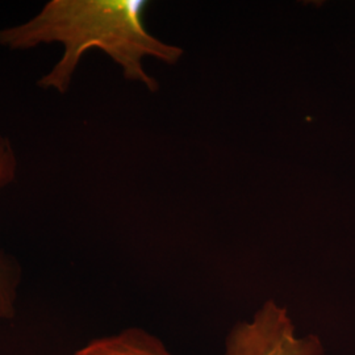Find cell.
Listing matches in <instances>:
<instances>
[{"label": "cell", "instance_id": "obj_3", "mask_svg": "<svg viewBox=\"0 0 355 355\" xmlns=\"http://www.w3.org/2000/svg\"><path fill=\"white\" fill-rule=\"evenodd\" d=\"M17 173V157L11 141L0 133V193L12 184ZM20 267L10 255L0 250V321L15 315Z\"/></svg>", "mask_w": 355, "mask_h": 355}, {"label": "cell", "instance_id": "obj_2", "mask_svg": "<svg viewBox=\"0 0 355 355\" xmlns=\"http://www.w3.org/2000/svg\"><path fill=\"white\" fill-rule=\"evenodd\" d=\"M224 355H324V345L316 334L299 336L287 309L268 300L230 330Z\"/></svg>", "mask_w": 355, "mask_h": 355}, {"label": "cell", "instance_id": "obj_4", "mask_svg": "<svg viewBox=\"0 0 355 355\" xmlns=\"http://www.w3.org/2000/svg\"><path fill=\"white\" fill-rule=\"evenodd\" d=\"M73 355H174L150 333L139 328L102 337L80 347Z\"/></svg>", "mask_w": 355, "mask_h": 355}, {"label": "cell", "instance_id": "obj_1", "mask_svg": "<svg viewBox=\"0 0 355 355\" xmlns=\"http://www.w3.org/2000/svg\"><path fill=\"white\" fill-rule=\"evenodd\" d=\"M146 4L142 0H51L24 24L0 29V45L11 51L51 42L64 46L61 60L38 80L42 89L67 92L83 54L101 49L120 64L128 80L157 91L158 83L146 74L142 60L150 55L173 64L183 51L146 31L142 21Z\"/></svg>", "mask_w": 355, "mask_h": 355}]
</instances>
